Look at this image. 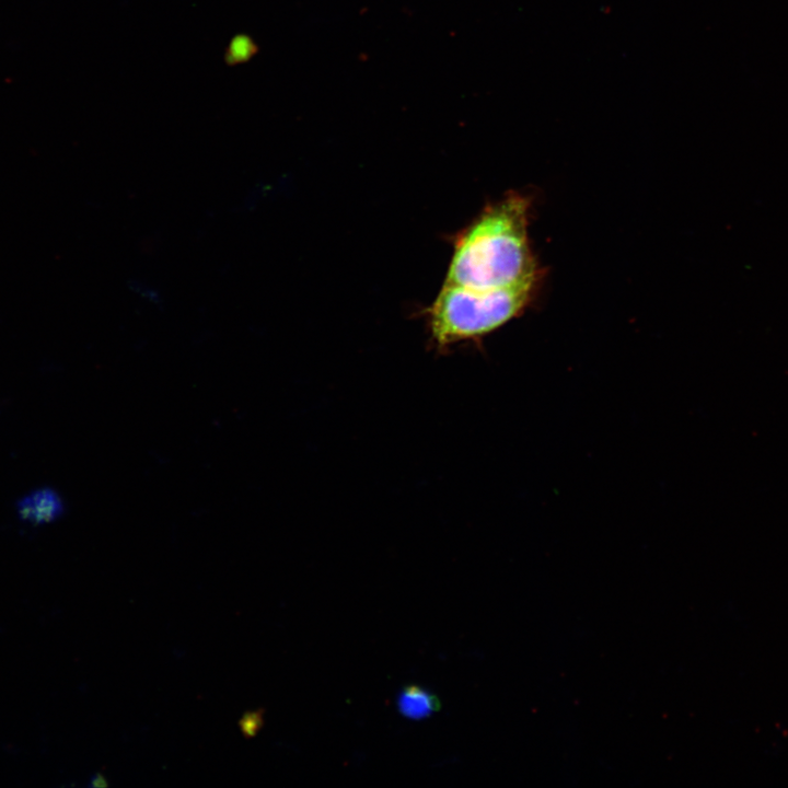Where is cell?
I'll return each mask as SVG.
<instances>
[{"instance_id":"obj_1","label":"cell","mask_w":788,"mask_h":788,"mask_svg":"<svg viewBox=\"0 0 788 788\" xmlns=\"http://www.w3.org/2000/svg\"><path fill=\"white\" fill-rule=\"evenodd\" d=\"M529 210L530 201L519 193L488 205L455 236L443 283L497 289L538 280Z\"/></svg>"},{"instance_id":"obj_2","label":"cell","mask_w":788,"mask_h":788,"mask_svg":"<svg viewBox=\"0 0 788 788\" xmlns=\"http://www.w3.org/2000/svg\"><path fill=\"white\" fill-rule=\"evenodd\" d=\"M537 281L497 289L443 283L426 310L431 346L444 352L461 343L479 341L524 311Z\"/></svg>"},{"instance_id":"obj_3","label":"cell","mask_w":788,"mask_h":788,"mask_svg":"<svg viewBox=\"0 0 788 788\" xmlns=\"http://www.w3.org/2000/svg\"><path fill=\"white\" fill-rule=\"evenodd\" d=\"M21 521L31 525L55 522L65 512L61 496L49 487H43L22 497L15 506Z\"/></svg>"},{"instance_id":"obj_4","label":"cell","mask_w":788,"mask_h":788,"mask_svg":"<svg viewBox=\"0 0 788 788\" xmlns=\"http://www.w3.org/2000/svg\"><path fill=\"white\" fill-rule=\"evenodd\" d=\"M397 709L402 716L412 720H421L440 710L439 698L417 685L403 688L397 697Z\"/></svg>"},{"instance_id":"obj_5","label":"cell","mask_w":788,"mask_h":788,"mask_svg":"<svg viewBox=\"0 0 788 788\" xmlns=\"http://www.w3.org/2000/svg\"><path fill=\"white\" fill-rule=\"evenodd\" d=\"M239 723L244 735L254 737L263 727V710L245 712Z\"/></svg>"},{"instance_id":"obj_6","label":"cell","mask_w":788,"mask_h":788,"mask_svg":"<svg viewBox=\"0 0 788 788\" xmlns=\"http://www.w3.org/2000/svg\"><path fill=\"white\" fill-rule=\"evenodd\" d=\"M107 785H108V783H107L106 778L99 773L94 774L91 777V780L89 784L90 787H106Z\"/></svg>"}]
</instances>
